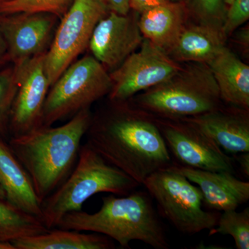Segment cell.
<instances>
[{
	"label": "cell",
	"mask_w": 249,
	"mask_h": 249,
	"mask_svg": "<svg viewBox=\"0 0 249 249\" xmlns=\"http://www.w3.org/2000/svg\"><path fill=\"white\" fill-rule=\"evenodd\" d=\"M109 101V109L92 115L86 142L142 186L152 174L173 164L171 155L150 113L129 107L127 100Z\"/></svg>",
	"instance_id": "6da1fadb"
},
{
	"label": "cell",
	"mask_w": 249,
	"mask_h": 249,
	"mask_svg": "<svg viewBox=\"0 0 249 249\" xmlns=\"http://www.w3.org/2000/svg\"><path fill=\"white\" fill-rule=\"evenodd\" d=\"M91 117L90 109H85L58 127L42 125L11 137L8 143L29 175L41 204L74 168Z\"/></svg>",
	"instance_id": "7a4b0ae2"
},
{
	"label": "cell",
	"mask_w": 249,
	"mask_h": 249,
	"mask_svg": "<svg viewBox=\"0 0 249 249\" xmlns=\"http://www.w3.org/2000/svg\"><path fill=\"white\" fill-rule=\"evenodd\" d=\"M152 199L148 193L135 191L127 196H105L97 212L69 213L56 228L101 234L122 249L130 248V242L137 240L155 249H168L165 228Z\"/></svg>",
	"instance_id": "3957f363"
},
{
	"label": "cell",
	"mask_w": 249,
	"mask_h": 249,
	"mask_svg": "<svg viewBox=\"0 0 249 249\" xmlns=\"http://www.w3.org/2000/svg\"><path fill=\"white\" fill-rule=\"evenodd\" d=\"M140 185L106 161L85 142L80 147L74 168L65 181L41 204V220L55 229L65 214L82 211L85 201L101 193L127 196Z\"/></svg>",
	"instance_id": "277c9868"
},
{
	"label": "cell",
	"mask_w": 249,
	"mask_h": 249,
	"mask_svg": "<svg viewBox=\"0 0 249 249\" xmlns=\"http://www.w3.org/2000/svg\"><path fill=\"white\" fill-rule=\"evenodd\" d=\"M219 89L207 64L193 62L134 98L137 107L166 119L200 115L221 107Z\"/></svg>",
	"instance_id": "5b68a950"
},
{
	"label": "cell",
	"mask_w": 249,
	"mask_h": 249,
	"mask_svg": "<svg viewBox=\"0 0 249 249\" xmlns=\"http://www.w3.org/2000/svg\"><path fill=\"white\" fill-rule=\"evenodd\" d=\"M112 87L107 70L92 55L71 64L49 90L41 126L72 118L109 95Z\"/></svg>",
	"instance_id": "8992f818"
},
{
	"label": "cell",
	"mask_w": 249,
	"mask_h": 249,
	"mask_svg": "<svg viewBox=\"0 0 249 249\" xmlns=\"http://www.w3.org/2000/svg\"><path fill=\"white\" fill-rule=\"evenodd\" d=\"M142 186L157 202L160 215L178 231L192 235L217 226L220 213L205 211L200 189L181 174L169 168L159 170Z\"/></svg>",
	"instance_id": "52a82bcc"
},
{
	"label": "cell",
	"mask_w": 249,
	"mask_h": 249,
	"mask_svg": "<svg viewBox=\"0 0 249 249\" xmlns=\"http://www.w3.org/2000/svg\"><path fill=\"white\" fill-rule=\"evenodd\" d=\"M105 0H73L60 19L45 65L50 88L78 55L88 48L98 22L109 13Z\"/></svg>",
	"instance_id": "ba28073f"
},
{
	"label": "cell",
	"mask_w": 249,
	"mask_h": 249,
	"mask_svg": "<svg viewBox=\"0 0 249 249\" xmlns=\"http://www.w3.org/2000/svg\"><path fill=\"white\" fill-rule=\"evenodd\" d=\"M110 72V101L130 99L139 91L160 84L176 74L181 67L161 49L144 38L139 48Z\"/></svg>",
	"instance_id": "9c48e42d"
},
{
	"label": "cell",
	"mask_w": 249,
	"mask_h": 249,
	"mask_svg": "<svg viewBox=\"0 0 249 249\" xmlns=\"http://www.w3.org/2000/svg\"><path fill=\"white\" fill-rule=\"evenodd\" d=\"M156 124L178 164L196 169L234 173L233 160L213 139L183 119L160 118Z\"/></svg>",
	"instance_id": "30bf717a"
},
{
	"label": "cell",
	"mask_w": 249,
	"mask_h": 249,
	"mask_svg": "<svg viewBox=\"0 0 249 249\" xmlns=\"http://www.w3.org/2000/svg\"><path fill=\"white\" fill-rule=\"evenodd\" d=\"M46 53L14 65L18 89L10 115L11 137L22 135L41 126L42 110L50 89L45 70Z\"/></svg>",
	"instance_id": "8fae6325"
},
{
	"label": "cell",
	"mask_w": 249,
	"mask_h": 249,
	"mask_svg": "<svg viewBox=\"0 0 249 249\" xmlns=\"http://www.w3.org/2000/svg\"><path fill=\"white\" fill-rule=\"evenodd\" d=\"M60 19L47 13L0 15L10 62L17 65L48 51Z\"/></svg>",
	"instance_id": "7c38bea8"
},
{
	"label": "cell",
	"mask_w": 249,
	"mask_h": 249,
	"mask_svg": "<svg viewBox=\"0 0 249 249\" xmlns=\"http://www.w3.org/2000/svg\"><path fill=\"white\" fill-rule=\"evenodd\" d=\"M139 15L109 11L95 27L88 48L107 71L120 66L142 45L144 37L139 27Z\"/></svg>",
	"instance_id": "4fadbf2b"
},
{
	"label": "cell",
	"mask_w": 249,
	"mask_h": 249,
	"mask_svg": "<svg viewBox=\"0 0 249 249\" xmlns=\"http://www.w3.org/2000/svg\"><path fill=\"white\" fill-rule=\"evenodd\" d=\"M170 170L181 174L200 189L204 205L214 211L236 210L249 199V182L229 172L196 169L173 163Z\"/></svg>",
	"instance_id": "5bb4252c"
},
{
	"label": "cell",
	"mask_w": 249,
	"mask_h": 249,
	"mask_svg": "<svg viewBox=\"0 0 249 249\" xmlns=\"http://www.w3.org/2000/svg\"><path fill=\"white\" fill-rule=\"evenodd\" d=\"M249 110L233 106V109L214 110L183 120L196 126L227 155L249 152Z\"/></svg>",
	"instance_id": "9a60e30c"
},
{
	"label": "cell",
	"mask_w": 249,
	"mask_h": 249,
	"mask_svg": "<svg viewBox=\"0 0 249 249\" xmlns=\"http://www.w3.org/2000/svg\"><path fill=\"white\" fill-rule=\"evenodd\" d=\"M0 186L6 200L27 213L40 218L41 204L29 175L14 152L0 135Z\"/></svg>",
	"instance_id": "2e32d148"
},
{
	"label": "cell",
	"mask_w": 249,
	"mask_h": 249,
	"mask_svg": "<svg viewBox=\"0 0 249 249\" xmlns=\"http://www.w3.org/2000/svg\"><path fill=\"white\" fill-rule=\"evenodd\" d=\"M219 89L222 101L249 109V67L227 47L207 64Z\"/></svg>",
	"instance_id": "e0dca14e"
},
{
	"label": "cell",
	"mask_w": 249,
	"mask_h": 249,
	"mask_svg": "<svg viewBox=\"0 0 249 249\" xmlns=\"http://www.w3.org/2000/svg\"><path fill=\"white\" fill-rule=\"evenodd\" d=\"M138 23L142 37L168 53L186 27V8L173 1L159 5L142 13Z\"/></svg>",
	"instance_id": "ac0fdd59"
},
{
	"label": "cell",
	"mask_w": 249,
	"mask_h": 249,
	"mask_svg": "<svg viewBox=\"0 0 249 249\" xmlns=\"http://www.w3.org/2000/svg\"><path fill=\"white\" fill-rule=\"evenodd\" d=\"M220 28L199 23L185 27L168 55L175 61L208 64L226 47Z\"/></svg>",
	"instance_id": "d6986e66"
},
{
	"label": "cell",
	"mask_w": 249,
	"mask_h": 249,
	"mask_svg": "<svg viewBox=\"0 0 249 249\" xmlns=\"http://www.w3.org/2000/svg\"><path fill=\"white\" fill-rule=\"evenodd\" d=\"M16 249H112L115 245L107 236L67 229H49L40 235L13 241Z\"/></svg>",
	"instance_id": "ffe728a7"
},
{
	"label": "cell",
	"mask_w": 249,
	"mask_h": 249,
	"mask_svg": "<svg viewBox=\"0 0 249 249\" xmlns=\"http://www.w3.org/2000/svg\"><path fill=\"white\" fill-rule=\"evenodd\" d=\"M49 230L40 218L24 212L9 201L0 199V240L11 242L40 235Z\"/></svg>",
	"instance_id": "44dd1931"
},
{
	"label": "cell",
	"mask_w": 249,
	"mask_h": 249,
	"mask_svg": "<svg viewBox=\"0 0 249 249\" xmlns=\"http://www.w3.org/2000/svg\"><path fill=\"white\" fill-rule=\"evenodd\" d=\"M229 235L233 238L236 249H249V209L241 212L236 210L223 211L217 226L210 230L209 235Z\"/></svg>",
	"instance_id": "7402d4cb"
},
{
	"label": "cell",
	"mask_w": 249,
	"mask_h": 249,
	"mask_svg": "<svg viewBox=\"0 0 249 249\" xmlns=\"http://www.w3.org/2000/svg\"><path fill=\"white\" fill-rule=\"evenodd\" d=\"M73 0H11L0 5V15L18 13H47L60 19Z\"/></svg>",
	"instance_id": "603a6c76"
},
{
	"label": "cell",
	"mask_w": 249,
	"mask_h": 249,
	"mask_svg": "<svg viewBox=\"0 0 249 249\" xmlns=\"http://www.w3.org/2000/svg\"><path fill=\"white\" fill-rule=\"evenodd\" d=\"M18 89L14 67L0 70V135L9 134L11 107Z\"/></svg>",
	"instance_id": "cb8c5ba5"
},
{
	"label": "cell",
	"mask_w": 249,
	"mask_h": 249,
	"mask_svg": "<svg viewBox=\"0 0 249 249\" xmlns=\"http://www.w3.org/2000/svg\"><path fill=\"white\" fill-rule=\"evenodd\" d=\"M192 9L199 23L222 27L224 15L223 0H189Z\"/></svg>",
	"instance_id": "d4e9b609"
},
{
	"label": "cell",
	"mask_w": 249,
	"mask_h": 249,
	"mask_svg": "<svg viewBox=\"0 0 249 249\" xmlns=\"http://www.w3.org/2000/svg\"><path fill=\"white\" fill-rule=\"evenodd\" d=\"M224 16L221 31L224 37L231 35L249 18V0H233Z\"/></svg>",
	"instance_id": "484cf974"
},
{
	"label": "cell",
	"mask_w": 249,
	"mask_h": 249,
	"mask_svg": "<svg viewBox=\"0 0 249 249\" xmlns=\"http://www.w3.org/2000/svg\"><path fill=\"white\" fill-rule=\"evenodd\" d=\"M170 1L171 0H129V5L130 9L141 14L147 10Z\"/></svg>",
	"instance_id": "4316f807"
},
{
	"label": "cell",
	"mask_w": 249,
	"mask_h": 249,
	"mask_svg": "<svg viewBox=\"0 0 249 249\" xmlns=\"http://www.w3.org/2000/svg\"><path fill=\"white\" fill-rule=\"evenodd\" d=\"M109 11L118 14L127 15L130 11L129 0H105Z\"/></svg>",
	"instance_id": "83f0119b"
},
{
	"label": "cell",
	"mask_w": 249,
	"mask_h": 249,
	"mask_svg": "<svg viewBox=\"0 0 249 249\" xmlns=\"http://www.w3.org/2000/svg\"><path fill=\"white\" fill-rule=\"evenodd\" d=\"M9 62H10V58L7 44L2 33L0 30V68H2Z\"/></svg>",
	"instance_id": "f1b7e54d"
},
{
	"label": "cell",
	"mask_w": 249,
	"mask_h": 249,
	"mask_svg": "<svg viewBox=\"0 0 249 249\" xmlns=\"http://www.w3.org/2000/svg\"><path fill=\"white\" fill-rule=\"evenodd\" d=\"M235 156L236 160L240 165V169L246 177H249V152H243Z\"/></svg>",
	"instance_id": "f546056e"
},
{
	"label": "cell",
	"mask_w": 249,
	"mask_h": 249,
	"mask_svg": "<svg viewBox=\"0 0 249 249\" xmlns=\"http://www.w3.org/2000/svg\"><path fill=\"white\" fill-rule=\"evenodd\" d=\"M0 249H16V248L11 242L0 240Z\"/></svg>",
	"instance_id": "4dcf8cb0"
},
{
	"label": "cell",
	"mask_w": 249,
	"mask_h": 249,
	"mask_svg": "<svg viewBox=\"0 0 249 249\" xmlns=\"http://www.w3.org/2000/svg\"><path fill=\"white\" fill-rule=\"evenodd\" d=\"M0 199L6 200V196H5L4 192L1 186H0Z\"/></svg>",
	"instance_id": "1f68e13d"
},
{
	"label": "cell",
	"mask_w": 249,
	"mask_h": 249,
	"mask_svg": "<svg viewBox=\"0 0 249 249\" xmlns=\"http://www.w3.org/2000/svg\"><path fill=\"white\" fill-rule=\"evenodd\" d=\"M223 1H224V3H225L226 4L229 5H229L231 4V2L233 0H223Z\"/></svg>",
	"instance_id": "d6a6232c"
},
{
	"label": "cell",
	"mask_w": 249,
	"mask_h": 249,
	"mask_svg": "<svg viewBox=\"0 0 249 249\" xmlns=\"http://www.w3.org/2000/svg\"><path fill=\"white\" fill-rule=\"evenodd\" d=\"M9 1H11V0H0V5L4 4L5 2H7Z\"/></svg>",
	"instance_id": "836d02e7"
}]
</instances>
